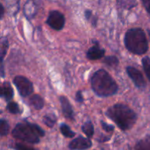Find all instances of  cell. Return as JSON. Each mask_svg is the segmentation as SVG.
Wrapping results in <instances>:
<instances>
[{
  "instance_id": "7402d4cb",
  "label": "cell",
  "mask_w": 150,
  "mask_h": 150,
  "mask_svg": "<svg viewBox=\"0 0 150 150\" xmlns=\"http://www.w3.org/2000/svg\"><path fill=\"white\" fill-rule=\"evenodd\" d=\"M117 3H118L119 6H121L123 8L127 9V10H130V9L136 7L135 5L137 4V2L135 1H118Z\"/></svg>"
},
{
  "instance_id": "5b68a950",
  "label": "cell",
  "mask_w": 150,
  "mask_h": 150,
  "mask_svg": "<svg viewBox=\"0 0 150 150\" xmlns=\"http://www.w3.org/2000/svg\"><path fill=\"white\" fill-rule=\"evenodd\" d=\"M13 83L16 86L21 96L26 98L34 92L32 81L23 76H17L13 79Z\"/></svg>"
},
{
  "instance_id": "cb8c5ba5",
  "label": "cell",
  "mask_w": 150,
  "mask_h": 150,
  "mask_svg": "<svg viewBox=\"0 0 150 150\" xmlns=\"http://www.w3.org/2000/svg\"><path fill=\"white\" fill-rule=\"evenodd\" d=\"M100 124H101V127H102V128L103 129L106 133H111L114 132V127L112 125L108 124V123L105 122L103 121V120H101L100 121Z\"/></svg>"
},
{
  "instance_id": "8992f818",
  "label": "cell",
  "mask_w": 150,
  "mask_h": 150,
  "mask_svg": "<svg viewBox=\"0 0 150 150\" xmlns=\"http://www.w3.org/2000/svg\"><path fill=\"white\" fill-rule=\"evenodd\" d=\"M46 23L54 30L59 31L64 28L65 24V17L59 10H52L48 14Z\"/></svg>"
},
{
  "instance_id": "5bb4252c",
  "label": "cell",
  "mask_w": 150,
  "mask_h": 150,
  "mask_svg": "<svg viewBox=\"0 0 150 150\" xmlns=\"http://www.w3.org/2000/svg\"><path fill=\"white\" fill-rule=\"evenodd\" d=\"M135 150H150V135L139 140L135 146Z\"/></svg>"
},
{
  "instance_id": "f1b7e54d",
  "label": "cell",
  "mask_w": 150,
  "mask_h": 150,
  "mask_svg": "<svg viewBox=\"0 0 150 150\" xmlns=\"http://www.w3.org/2000/svg\"><path fill=\"white\" fill-rule=\"evenodd\" d=\"M4 14V6L2 5L1 3H0V19H2L3 16Z\"/></svg>"
},
{
  "instance_id": "ffe728a7",
  "label": "cell",
  "mask_w": 150,
  "mask_h": 150,
  "mask_svg": "<svg viewBox=\"0 0 150 150\" xmlns=\"http://www.w3.org/2000/svg\"><path fill=\"white\" fill-rule=\"evenodd\" d=\"M10 130V125L6 120L1 119L0 120V135L1 137L5 136L8 134Z\"/></svg>"
},
{
  "instance_id": "9a60e30c",
  "label": "cell",
  "mask_w": 150,
  "mask_h": 150,
  "mask_svg": "<svg viewBox=\"0 0 150 150\" xmlns=\"http://www.w3.org/2000/svg\"><path fill=\"white\" fill-rule=\"evenodd\" d=\"M57 118L54 114H45L42 117V122H43V123L47 127H50V128H52L55 125V124L57 123Z\"/></svg>"
},
{
  "instance_id": "7a4b0ae2",
  "label": "cell",
  "mask_w": 150,
  "mask_h": 150,
  "mask_svg": "<svg viewBox=\"0 0 150 150\" xmlns=\"http://www.w3.org/2000/svg\"><path fill=\"white\" fill-rule=\"evenodd\" d=\"M91 86L95 95L100 98L113 96L119 90L117 82L103 69H100L93 73L91 77Z\"/></svg>"
},
{
  "instance_id": "7c38bea8",
  "label": "cell",
  "mask_w": 150,
  "mask_h": 150,
  "mask_svg": "<svg viewBox=\"0 0 150 150\" xmlns=\"http://www.w3.org/2000/svg\"><path fill=\"white\" fill-rule=\"evenodd\" d=\"M29 103L34 108L38 111L41 110L44 106V100L41 96L38 94H35L29 98Z\"/></svg>"
},
{
  "instance_id": "3957f363",
  "label": "cell",
  "mask_w": 150,
  "mask_h": 150,
  "mask_svg": "<svg viewBox=\"0 0 150 150\" xmlns=\"http://www.w3.org/2000/svg\"><path fill=\"white\" fill-rule=\"evenodd\" d=\"M124 43L127 51L136 55L144 54L149 48L146 35L141 28L128 29L125 35Z\"/></svg>"
},
{
  "instance_id": "e0dca14e",
  "label": "cell",
  "mask_w": 150,
  "mask_h": 150,
  "mask_svg": "<svg viewBox=\"0 0 150 150\" xmlns=\"http://www.w3.org/2000/svg\"><path fill=\"white\" fill-rule=\"evenodd\" d=\"M9 44H8V40L6 37L1 38V51H0V54H1V64H3V59L4 58V56L6 55L7 49H8Z\"/></svg>"
},
{
  "instance_id": "83f0119b",
  "label": "cell",
  "mask_w": 150,
  "mask_h": 150,
  "mask_svg": "<svg viewBox=\"0 0 150 150\" xmlns=\"http://www.w3.org/2000/svg\"><path fill=\"white\" fill-rule=\"evenodd\" d=\"M142 2L144 8L146 9V11L150 15V0H142Z\"/></svg>"
},
{
  "instance_id": "6da1fadb",
  "label": "cell",
  "mask_w": 150,
  "mask_h": 150,
  "mask_svg": "<svg viewBox=\"0 0 150 150\" xmlns=\"http://www.w3.org/2000/svg\"><path fill=\"white\" fill-rule=\"evenodd\" d=\"M105 115L123 131L130 130L137 121L136 113L127 105L122 103L114 104L109 107Z\"/></svg>"
},
{
  "instance_id": "52a82bcc",
  "label": "cell",
  "mask_w": 150,
  "mask_h": 150,
  "mask_svg": "<svg viewBox=\"0 0 150 150\" xmlns=\"http://www.w3.org/2000/svg\"><path fill=\"white\" fill-rule=\"evenodd\" d=\"M126 72L130 79L133 81L135 86L139 89H144L146 87V83L143 74L139 70L132 66H128L126 68Z\"/></svg>"
},
{
  "instance_id": "8fae6325",
  "label": "cell",
  "mask_w": 150,
  "mask_h": 150,
  "mask_svg": "<svg viewBox=\"0 0 150 150\" xmlns=\"http://www.w3.org/2000/svg\"><path fill=\"white\" fill-rule=\"evenodd\" d=\"M1 97L6 101H10L14 97V91L10 82L4 81L1 86Z\"/></svg>"
},
{
  "instance_id": "d6986e66",
  "label": "cell",
  "mask_w": 150,
  "mask_h": 150,
  "mask_svg": "<svg viewBox=\"0 0 150 150\" xmlns=\"http://www.w3.org/2000/svg\"><path fill=\"white\" fill-rule=\"evenodd\" d=\"M7 109L10 114H19L22 113L19 105L16 102H13V101L7 103Z\"/></svg>"
},
{
  "instance_id": "4fadbf2b",
  "label": "cell",
  "mask_w": 150,
  "mask_h": 150,
  "mask_svg": "<svg viewBox=\"0 0 150 150\" xmlns=\"http://www.w3.org/2000/svg\"><path fill=\"white\" fill-rule=\"evenodd\" d=\"M81 130L83 133L86 136L88 139H90L92 138L94 133H95V128L94 125L90 120H87L86 122L83 123L81 126Z\"/></svg>"
},
{
  "instance_id": "f546056e",
  "label": "cell",
  "mask_w": 150,
  "mask_h": 150,
  "mask_svg": "<svg viewBox=\"0 0 150 150\" xmlns=\"http://www.w3.org/2000/svg\"><path fill=\"white\" fill-rule=\"evenodd\" d=\"M148 35H149V40H150V29L148 30Z\"/></svg>"
},
{
  "instance_id": "30bf717a",
  "label": "cell",
  "mask_w": 150,
  "mask_h": 150,
  "mask_svg": "<svg viewBox=\"0 0 150 150\" xmlns=\"http://www.w3.org/2000/svg\"><path fill=\"white\" fill-rule=\"evenodd\" d=\"M59 102L61 104L62 111L63 115L67 119L71 121H74L75 120V114L74 111H73V107H72L71 104H70V101L67 99V97L62 96L59 97Z\"/></svg>"
},
{
  "instance_id": "ac0fdd59",
  "label": "cell",
  "mask_w": 150,
  "mask_h": 150,
  "mask_svg": "<svg viewBox=\"0 0 150 150\" xmlns=\"http://www.w3.org/2000/svg\"><path fill=\"white\" fill-rule=\"evenodd\" d=\"M103 62L105 63L106 65L109 67H117L119 64V59L115 56H108V57H104Z\"/></svg>"
},
{
  "instance_id": "4316f807",
  "label": "cell",
  "mask_w": 150,
  "mask_h": 150,
  "mask_svg": "<svg viewBox=\"0 0 150 150\" xmlns=\"http://www.w3.org/2000/svg\"><path fill=\"white\" fill-rule=\"evenodd\" d=\"M84 16L86 18V19L87 21H90L92 20V18H93V13H92V11L90 10H86L84 12Z\"/></svg>"
},
{
  "instance_id": "9c48e42d",
  "label": "cell",
  "mask_w": 150,
  "mask_h": 150,
  "mask_svg": "<svg viewBox=\"0 0 150 150\" xmlns=\"http://www.w3.org/2000/svg\"><path fill=\"white\" fill-rule=\"evenodd\" d=\"M94 45L91 47L86 52V58L89 60H98L103 58L105 54V50L100 47L98 40H93Z\"/></svg>"
},
{
  "instance_id": "603a6c76",
  "label": "cell",
  "mask_w": 150,
  "mask_h": 150,
  "mask_svg": "<svg viewBox=\"0 0 150 150\" xmlns=\"http://www.w3.org/2000/svg\"><path fill=\"white\" fill-rule=\"evenodd\" d=\"M13 148L15 150H38L33 147L27 146V145L23 144L21 143H16L13 146Z\"/></svg>"
},
{
  "instance_id": "44dd1931",
  "label": "cell",
  "mask_w": 150,
  "mask_h": 150,
  "mask_svg": "<svg viewBox=\"0 0 150 150\" xmlns=\"http://www.w3.org/2000/svg\"><path fill=\"white\" fill-rule=\"evenodd\" d=\"M142 66H143L144 70L146 75V77L150 81V58L149 57H145L142 60Z\"/></svg>"
},
{
  "instance_id": "d4e9b609",
  "label": "cell",
  "mask_w": 150,
  "mask_h": 150,
  "mask_svg": "<svg viewBox=\"0 0 150 150\" xmlns=\"http://www.w3.org/2000/svg\"><path fill=\"white\" fill-rule=\"evenodd\" d=\"M75 99H76V101H77L78 103H82L83 102V97L81 91L79 90L76 92Z\"/></svg>"
},
{
  "instance_id": "2e32d148",
  "label": "cell",
  "mask_w": 150,
  "mask_h": 150,
  "mask_svg": "<svg viewBox=\"0 0 150 150\" xmlns=\"http://www.w3.org/2000/svg\"><path fill=\"white\" fill-rule=\"evenodd\" d=\"M60 131H61L62 134L64 136L65 138H73L76 136V133L73 132L71 130L70 127L67 125L64 124V123H62L59 126Z\"/></svg>"
},
{
  "instance_id": "277c9868",
  "label": "cell",
  "mask_w": 150,
  "mask_h": 150,
  "mask_svg": "<svg viewBox=\"0 0 150 150\" xmlns=\"http://www.w3.org/2000/svg\"><path fill=\"white\" fill-rule=\"evenodd\" d=\"M45 131L37 124L26 122L18 123L12 130V136L16 139L36 144L40 142V137L45 136Z\"/></svg>"
},
{
  "instance_id": "ba28073f",
  "label": "cell",
  "mask_w": 150,
  "mask_h": 150,
  "mask_svg": "<svg viewBox=\"0 0 150 150\" xmlns=\"http://www.w3.org/2000/svg\"><path fill=\"white\" fill-rule=\"evenodd\" d=\"M92 142L88 138L79 136L69 143L68 147L71 150H86L92 147Z\"/></svg>"
},
{
  "instance_id": "484cf974",
  "label": "cell",
  "mask_w": 150,
  "mask_h": 150,
  "mask_svg": "<svg viewBox=\"0 0 150 150\" xmlns=\"http://www.w3.org/2000/svg\"><path fill=\"white\" fill-rule=\"evenodd\" d=\"M111 137L110 136H106V135L104 134H101L100 136L99 137V139H98V142H100V143H103V142H108L110 140Z\"/></svg>"
}]
</instances>
